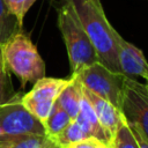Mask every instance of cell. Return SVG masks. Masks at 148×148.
Wrapping results in <instances>:
<instances>
[{
	"mask_svg": "<svg viewBox=\"0 0 148 148\" xmlns=\"http://www.w3.org/2000/svg\"><path fill=\"white\" fill-rule=\"evenodd\" d=\"M71 2L96 50L98 60L109 69L119 72L117 57L119 32L108 21L101 0H71Z\"/></svg>",
	"mask_w": 148,
	"mask_h": 148,
	"instance_id": "obj_1",
	"label": "cell"
},
{
	"mask_svg": "<svg viewBox=\"0 0 148 148\" xmlns=\"http://www.w3.org/2000/svg\"><path fill=\"white\" fill-rule=\"evenodd\" d=\"M58 28L66 45L72 74H76L92 62L99 61L71 0H66L58 9Z\"/></svg>",
	"mask_w": 148,
	"mask_h": 148,
	"instance_id": "obj_2",
	"label": "cell"
},
{
	"mask_svg": "<svg viewBox=\"0 0 148 148\" xmlns=\"http://www.w3.org/2000/svg\"><path fill=\"white\" fill-rule=\"evenodd\" d=\"M1 58L7 69L21 81L22 88L45 76V62L36 45L22 30L1 45Z\"/></svg>",
	"mask_w": 148,
	"mask_h": 148,
	"instance_id": "obj_3",
	"label": "cell"
},
{
	"mask_svg": "<svg viewBox=\"0 0 148 148\" xmlns=\"http://www.w3.org/2000/svg\"><path fill=\"white\" fill-rule=\"evenodd\" d=\"M72 75H74L83 87L97 96L106 99L120 110L124 83L126 79L123 73L111 71L101 61H95Z\"/></svg>",
	"mask_w": 148,
	"mask_h": 148,
	"instance_id": "obj_4",
	"label": "cell"
},
{
	"mask_svg": "<svg viewBox=\"0 0 148 148\" xmlns=\"http://www.w3.org/2000/svg\"><path fill=\"white\" fill-rule=\"evenodd\" d=\"M21 95H14L0 105V142L24 134H46L43 124L21 103Z\"/></svg>",
	"mask_w": 148,
	"mask_h": 148,
	"instance_id": "obj_5",
	"label": "cell"
},
{
	"mask_svg": "<svg viewBox=\"0 0 148 148\" xmlns=\"http://www.w3.org/2000/svg\"><path fill=\"white\" fill-rule=\"evenodd\" d=\"M69 81L71 77L59 79L44 76L37 80L28 92L21 95L20 101L23 106L44 126L59 94Z\"/></svg>",
	"mask_w": 148,
	"mask_h": 148,
	"instance_id": "obj_6",
	"label": "cell"
},
{
	"mask_svg": "<svg viewBox=\"0 0 148 148\" xmlns=\"http://www.w3.org/2000/svg\"><path fill=\"white\" fill-rule=\"evenodd\" d=\"M120 112L127 124L138 126L148 139V91L146 83L126 76Z\"/></svg>",
	"mask_w": 148,
	"mask_h": 148,
	"instance_id": "obj_7",
	"label": "cell"
},
{
	"mask_svg": "<svg viewBox=\"0 0 148 148\" xmlns=\"http://www.w3.org/2000/svg\"><path fill=\"white\" fill-rule=\"evenodd\" d=\"M117 57L119 72L127 77L134 79L140 76L148 81V61L142 51L130 42L125 40L120 35L117 37Z\"/></svg>",
	"mask_w": 148,
	"mask_h": 148,
	"instance_id": "obj_8",
	"label": "cell"
},
{
	"mask_svg": "<svg viewBox=\"0 0 148 148\" xmlns=\"http://www.w3.org/2000/svg\"><path fill=\"white\" fill-rule=\"evenodd\" d=\"M81 89H82V94L84 95V97L89 101L90 105L92 106L102 128L105 131V133L109 135V138L111 140H113L116 131L121 121L123 113L113 104H111L106 99L97 96L96 94H94L92 91H90L89 89L83 87L82 84H81Z\"/></svg>",
	"mask_w": 148,
	"mask_h": 148,
	"instance_id": "obj_9",
	"label": "cell"
},
{
	"mask_svg": "<svg viewBox=\"0 0 148 148\" xmlns=\"http://www.w3.org/2000/svg\"><path fill=\"white\" fill-rule=\"evenodd\" d=\"M75 120L80 125L82 131L87 134L88 138H95L105 145L112 146V140L102 128L92 106L90 105L89 101L84 97L83 94H82V98L80 102V110H79L77 116L75 117Z\"/></svg>",
	"mask_w": 148,
	"mask_h": 148,
	"instance_id": "obj_10",
	"label": "cell"
},
{
	"mask_svg": "<svg viewBox=\"0 0 148 148\" xmlns=\"http://www.w3.org/2000/svg\"><path fill=\"white\" fill-rule=\"evenodd\" d=\"M81 98H82L81 83L74 75H72L69 83L59 94L57 98V103L68 113V116L72 119H75L80 110Z\"/></svg>",
	"mask_w": 148,
	"mask_h": 148,
	"instance_id": "obj_11",
	"label": "cell"
},
{
	"mask_svg": "<svg viewBox=\"0 0 148 148\" xmlns=\"http://www.w3.org/2000/svg\"><path fill=\"white\" fill-rule=\"evenodd\" d=\"M71 120H72V118L68 116V113L56 101V103L44 124L46 135L50 139L54 140L59 135V133L71 123Z\"/></svg>",
	"mask_w": 148,
	"mask_h": 148,
	"instance_id": "obj_12",
	"label": "cell"
},
{
	"mask_svg": "<svg viewBox=\"0 0 148 148\" xmlns=\"http://www.w3.org/2000/svg\"><path fill=\"white\" fill-rule=\"evenodd\" d=\"M20 30H22V27L7 8L5 0H0V46Z\"/></svg>",
	"mask_w": 148,
	"mask_h": 148,
	"instance_id": "obj_13",
	"label": "cell"
},
{
	"mask_svg": "<svg viewBox=\"0 0 148 148\" xmlns=\"http://www.w3.org/2000/svg\"><path fill=\"white\" fill-rule=\"evenodd\" d=\"M47 142L46 134H24L1 141L0 145L7 148H45Z\"/></svg>",
	"mask_w": 148,
	"mask_h": 148,
	"instance_id": "obj_14",
	"label": "cell"
},
{
	"mask_svg": "<svg viewBox=\"0 0 148 148\" xmlns=\"http://www.w3.org/2000/svg\"><path fill=\"white\" fill-rule=\"evenodd\" d=\"M112 147L113 148H140L130 125L125 120L124 116L121 118V121L116 131V134L112 140Z\"/></svg>",
	"mask_w": 148,
	"mask_h": 148,
	"instance_id": "obj_15",
	"label": "cell"
},
{
	"mask_svg": "<svg viewBox=\"0 0 148 148\" xmlns=\"http://www.w3.org/2000/svg\"><path fill=\"white\" fill-rule=\"evenodd\" d=\"M87 138H88L87 134L82 131V128L76 123V120L72 119L71 123L54 139V141H57L61 147H65V146H68L71 143H75V142H79L81 140H84Z\"/></svg>",
	"mask_w": 148,
	"mask_h": 148,
	"instance_id": "obj_16",
	"label": "cell"
},
{
	"mask_svg": "<svg viewBox=\"0 0 148 148\" xmlns=\"http://www.w3.org/2000/svg\"><path fill=\"white\" fill-rule=\"evenodd\" d=\"M37 0H5V3L9 12L15 16L18 24L23 28V20L28 10Z\"/></svg>",
	"mask_w": 148,
	"mask_h": 148,
	"instance_id": "obj_17",
	"label": "cell"
},
{
	"mask_svg": "<svg viewBox=\"0 0 148 148\" xmlns=\"http://www.w3.org/2000/svg\"><path fill=\"white\" fill-rule=\"evenodd\" d=\"M8 90H10L9 71L7 69L2 58L0 59V105L6 103L10 97H8Z\"/></svg>",
	"mask_w": 148,
	"mask_h": 148,
	"instance_id": "obj_18",
	"label": "cell"
},
{
	"mask_svg": "<svg viewBox=\"0 0 148 148\" xmlns=\"http://www.w3.org/2000/svg\"><path fill=\"white\" fill-rule=\"evenodd\" d=\"M99 141L95 138H87L84 140H81L75 143H71L68 146H65L62 148H98Z\"/></svg>",
	"mask_w": 148,
	"mask_h": 148,
	"instance_id": "obj_19",
	"label": "cell"
},
{
	"mask_svg": "<svg viewBox=\"0 0 148 148\" xmlns=\"http://www.w3.org/2000/svg\"><path fill=\"white\" fill-rule=\"evenodd\" d=\"M128 125H130V127H131V130H132V132H133V134H134L140 148H148V139L141 132V130L135 125H131V124H128Z\"/></svg>",
	"mask_w": 148,
	"mask_h": 148,
	"instance_id": "obj_20",
	"label": "cell"
},
{
	"mask_svg": "<svg viewBox=\"0 0 148 148\" xmlns=\"http://www.w3.org/2000/svg\"><path fill=\"white\" fill-rule=\"evenodd\" d=\"M49 138V136H47ZM45 148H62L57 141H54V140H52V139H50L49 138V142H47V145L45 146Z\"/></svg>",
	"mask_w": 148,
	"mask_h": 148,
	"instance_id": "obj_21",
	"label": "cell"
},
{
	"mask_svg": "<svg viewBox=\"0 0 148 148\" xmlns=\"http://www.w3.org/2000/svg\"><path fill=\"white\" fill-rule=\"evenodd\" d=\"M146 88H147V91H148V81L146 82Z\"/></svg>",
	"mask_w": 148,
	"mask_h": 148,
	"instance_id": "obj_22",
	"label": "cell"
},
{
	"mask_svg": "<svg viewBox=\"0 0 148 148\" xmlns=\"http://www.w3.org/2000/svg\"><path fill=\"white\" fill-rule=\"evenodd\" d=\"M0 148H7V147H5V146H2V145H0Z\"/></svg>",
	"mask_w": 148,
	"mask_h": 148,
	"instance_id": "obj_23",
	"label": "cell"
},
{
	"mask_svg": "<svg viewBox=\"0 0 148 148\" xmlns=\"http://www.w3.org/2000/svg\"><path fill=\"white\" fill-rule=\"evenodd\" d=\"M0 59H1V46H0Z\"/></svg>",
	"mask_w": 148,
	"mask_h": 148,
	"instance_id": "obj_24",
	"label": "cell"
},
{
	"mask_svg": "<svg viewBox=\"0 0 148 148\" xmlns=\"http://www.w3.org/2000/svg\"><path fill=\"white\" fill-rule=\"evenodd\" d=\"M110 148H113V147H112V146H110Z\"/></svg>",
	"mask_w": 148,
	"mask_h": 148,
	"instance_id": "obj_25",
	"label": "cell"
}]
</instances>
